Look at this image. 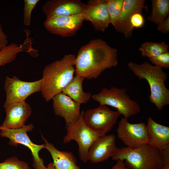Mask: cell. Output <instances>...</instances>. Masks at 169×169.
Segmentation results:
<instances>
[{
  "label": "cell",
  "instance_id": "cell-20",
  "mask_svg": "<svg viewBox=\"0 0 169 169\" xmlns=\"http://www.w3.org/2000/svg\"><path fill=\"white\" fill-rule=\"evenodd\" d=\"M84 79L85 78L83 76L76 75L62 92L80 104L87 103L90 100L91 94L85 93L83 90L82 85Z\"/></svg>",
  "mask_w": 169,
  "mask_h": 169
},
{
  "label": "cell",
  "instance_id": "cell-21",
  "mask_svg": "<svg viewBox=\"0 0 169 169\" xmlns=\"http://www.w3.org/2000/svg\"><path fill=\"white\" fill-rule=\"evenodd\" d=\"M151 2V13L147 17V19L157 25L169 15V0H152Z\"/></svg>",
  "mask_w": 169,
  "mask_h": 169
},
{
  "label": "cell",
  "instance_id": "cell-12",
  "mask_svg": "<svg viewBox=\"0 0 169 169\" xmlns=\"http://www.w3.org/2000/svg\"><path fill=\"white\" fill-rule=\"evenodd\" d=\"M107 2L108 0H89L83 6L84 21L90 22L96 31H104L110 24Z\"/></svg>",
  "mask_w": 169,
  "mask_h": 169
},
{
  "label": "cell",
  "instance_id": "cell-14",
  "mask_svg": "<svg viewBox=\"0 0 169 169\" xmlns=\"http://www.w3.org/2000/svg\"><path fill=\"white\" fill-rule=\"evenodd\" d=\"M52 99L55 114L64 119L65 127L72 125L80 119L81 115V104L62 92L56 95Z\"/></svg>",
  "mask_w": 169,
  "mask_h": 169
},
{
  "label": "cell",
  "instance_id": "cell-33",
  "mask_svg": "<svg viewBox=\"0 0 169 169\" xmlns=\"http://www.w3.org/2000/svg\"><path fill=\"white\" fill-rule=\"evenodd\" d=\"M160 169H169V164H167L164 166Z\"/></svg>",
  "mask_w": 169,
  "mask_h": 169
},
{
  "label": "cell",
  "instance_id": "cell-3",
  "mask_svg": "<svg viewBox=\"0 0 169 169\" xmlns=\"http://www.w3.org/2000/svg\"><path fill=\"white\" fill-rule=\"evenodd\" d=\"M127 65L139 79H145L147 81L151 92L150 100L158 110H161L164 106L169 104V90L165 85L167 76L162 68L148 62L137 64L130 61Z\"/></svg>",
  "mask_w": 169,
  "mask_h": 169
},
{
  "label": "cell",
  "instance_id": "cell-11",
  "mask_svg": "<svg viewBox=\"0 0 169 169\" xmlns=\"http://www.w3.org/2000/svg\"><path fill=\"white\" fill-rule=\"evenodd\" d=\"M117 133L118 138L127 147L136 148L147 144L146 125L144 122L132 124L128 118L123 117L118 123Z\"/></svg>",
  "mask_w": 169,
  "mask_h": 169
},
{
  "label": "cell",
  "instance_id": "cell-16",
  "mask_svg": "<svg viewBox=\"0 0 169 169\" xmlns=\"http://www.w3.org/2000/svg\"><path fill=\"white\" fill-rule=\"evenodd\" d=\"M4 107L6 116L0 125L1 129H17L22 127L32 111L31 106L25 101L13 103Z\"/></svg>",
  "mask_w": 169,
  "mask_h": 169
},
{
  "label": "cell",
  "instance_id": "cell-18",
  "mask_svg": "<svg viewBox=\"0 0 169 169\" xmlns=\"http://www.w3.org/2000/svg\"><path fill=\"white\" fill-rule=\"evenodd\" d=\"M145 0H124L120 17L116 27L115 31L124 34L126 38H130L133 31L130 25L131 16L136 13H142L145 8Z\"/></svg>",
  "mask_w": 169,
  "mask_h": 169
},
{
  "label": "cell",
  "instance_id": "cell-2",
  "mask_svg": "<svg viewBox=\"0 0 169 169\" xmlns=\"http://www.w3.org/2000/svg\"><path fill=\"white\" fill-rule=\"evenodd\" d=\"M76 56L69 54L61 59L47 65L43 72L41 92L48 102L62 92L74 77L75 72L74 62Z\"/></svg>",
  "mask_w": 169,
  "mask_h": 169
},
{
  "label": "cell",
  "instance_id": "cell-28",
  "mask_svg": "<svg viewBox=\"0 0 169 169\" xmlns=\"http://www.w3.org/2000/svg\"><path fill=\"white\" fill-rule=\"evenodd\" d=\"M130 25L131 30L135 28L142 27L145 23L144 17L141 13H136L133 14L130 19Z\"/></svg>",
  "mask_w": 169,
  "mask_h": 169
},
{
  "label": "cell",
  "instance_id": "cell-8",
  "mask_svg": "<svg viewBox=\"0 0 169 169\" xmlns=\"http://www.w3.org/2000/svg\"><path fill=\"white\" fill-rule=\"evenodd\" d=\"M120 114L111 110L106 105H100L84 112L83 120L92 130L104 136L112 129Z\"/></svg>",
  "mask_w": 169,
  "mask_h": 169
},
{
  "label": "cell",
  "instance_id": "cell-32",
  "mask_svg": "<svg viewBox=\"0 0 169 169\" xmlns=\"http://www.w3.org/2000/svg\"><path fill=\"white\" fill-rule=\"evenodd\" d=\"M46 169H56V168L53 162H50L47 166Z\"/></svg>",
  "mask_w": 169,
  "mask_h": 169
},
{
  "label": "cell",
  "instance_id": "cell-23",
  "mask_svg": "<svg viewBox=\"0 0 169 169\" xmlns=\"http://www.w3.org/2000/svg\"><path fill=\"white\" fill-rule=\"evenodd\" d=\"M23 51L21 45L15 43L7 45L0 50V66H4L7 64L13 61L18 54Z\"/></svg>",
  "mask_w": 169,
  "mask_h": 169
},
{
  "label": "cell",
  "instance_id": "cell-7",
  "mask_svg": "<svg viewBox=\"0 0 169 169\" xmlns=\"http://www.w3.org/2000/svg\"><path fill=\"white\" fill-rule=\"evenodd\" d=\"M34 127L32 124L24 125L22 127L17 129L2 128L0 135L3 137L8 138L9 144L16 146L21 144L27 147L31 151L33 157V166L35 169H46L42 158L39 156L40 150L45 148L44 144L38 145L33 143L28 136L27 132L31 131Z\"/></svg>",
  "mask_w": 169,
  "mask_h": 169
},
{
  "label": "cell",
  "instance_id": "cell-19",
  "mask_svg": "<svg viewBox=\"0 0 169 169\" xmlns=\"http://www.w3.org/2000/svg\"><path fill=\"white\" fill-rule=\"evenodd\" d=\"M45 142V148L50 153L56 169H81L77 165L76 159L71 152L58 150L42 135Z\"/></svg>",
  "mask_w": 169,
  "mask_h": 169
},
{
  "label": "cell",
  "instance_id": "cell-30",
  "mask_svg": "<svg viewBox=\"0 0 169 169\" xmlns=\"http://www.w3.org/2000/svg\"><path fill=\"white\" fill-rule=\"evenodd\" d=\"M7 36L3 32L0 23V50L7 45Z\"/></svg>",
  "mask_w": 169,
  "mask_h": 169
},
{
  "label": "cell",
  "instance_id": "cell-29",
  "mask_svg": "<svg viewBox=\"0 0 169 169\" xmlns=\"http://www.w3.org/2000/svg\"><path fill=\"white\" fill-rule=\"evenodd\" d=\"M157 29L159 32L166 34L169 32V15L161 23L157 25Z\"/></svg>",
  "mask_w": 169,
  "mask_h": 169
},
{
  "label": "cell",
  "instance_id": "cell-22",
  "mask_svg": "<svg viewBox=\"0 0 169 169\" xmlns=\"http://www.w3.org/2000/svg\"><path fill=\"white\" fill-rule=\"evenodd\" d=\"M168 48L169 45L163 42L148 41L142 44L139 50L142 56L150 59L168 52Z\"/></svg>",
  "mask_w": 169,
  "mask_h": 169
},
{
  "label": "cell",
  "instance_id": "cell-27",
  "mask_svg": "<svg viewBox=\"0 0 169 169\" xmlns=\"http://www.w3.org/2000/svg\"><path fill=\"white\" fill-rule=\"evenodd\" d=\"M154 65L161 68H169V52L163 53L157 57L149 59Z\"/></svg>",
  "mask_w": 169,
  "mask_h": 169
},
{
  "label": "cell",
  "instance_id": "cell-10",
  "mask_svg": "<svg viewBox=\"0 0 169 169\" xmlns=\"http://www.w3.org/2000/svg\"><path fill=\"white\" fill-rule=\"evenodd\" d=\"M84 21L82 13L73 16H52L46 17L44 25L52 34L69 37L76 33Z\"/></svg>",
  "mask_w": 169,
  "mask_h": 169
},
{
  "label": "cell",
  "instance_id": "cell-13",
  "mask_svg": "<svg viewBox=\"0 0 169 169\" xmlns=\"http://www.w3.org/2000/svg\"><path fill=\"white\" fill-rule=\"evenodd\" d=\"M146 125L147 144L160 151L164 166L169 164V127L157 123L151 117Z\"/></svg>",
  "mask_w": 169,
  "mask_h": 169
},
{
  "label": "cell",
  "instance_id": "cell-26",
  "mask_svg": "<svg viewBox=\"0 0 169 169\" xmlns=\"http://www.w3.org/2000/svg\"><path fill=\"white\" fill-rule=\"evenodd\" d=\"M24 7L23 12L24 24L27 26L31 24V15L33 9L35 8L39 0H24Z\"/></svg>",
  "mask_w": 169,
  "mask_h": 169
},
{
  "label": "cell",
  "instance_id": "cell-31",
  "mask_svg": "<svg viewBox=\"0 0 169 169\" xmlns=\"http://www.w3.org/2000/svg\"><path fill=\"white\" fill-rule=\"evenodd\" d=\"M125 167V164L123 161L118 160L116 163L112 167V169H124Z\"/></svg>",
  "mask_w": 169,
  "mask_h": 169
},
{
  "label": "cell",
  "instance_id": "cell-6",
  "mask_svg": "<svg viewBox=\"0 0 169 169\" xmlns=\"http://www.w3.org/2000/svg\"><path fill=\"white\" fill-rule=\"evenodd\" d=\"M84 111H81L80 119L72 125L65 127L67 133L63 139L64 143L75 141L78 145L79 157L84 163L88 161L89 150L94 142L101 136L90 128L84 122L83 117Z\"/></svg>",
  "mask_w": 169,
  "mask_h": 169
},
{
  "label": "cell",
  "instance_id": "cell-15",
  "mask_svg": "<svg viewBox=\"0 0 169 169\" xmlns=\"http://www.w3.org/2000/svg\"><path fill=\"white\" fill-rule=\"evenodd\" d=\"M115 141V136L113 134L99 137L89 148L87 154L88 161L95 163L112 157L119 148L116 145Z\"/></svg>",
  "mask_w": 169,
  "mask_h": 169
},
{
  "label": "cell",
  "instance_id": "cell-9",
  "mask_svg": "<svg viewBox=\"0 0 169 169\" xmlns=\"http://www.w3.org/2000/svg\"><path fill=\"white\" fill-rule=\"evenodd\" d=\"M42 85V79L27 82L21 80L15 76L12 78L6 76L4 83L6 99L4 107L13 103L25 101L31 95L41 91Z\"/></svg>",
  "mask_w": 169,
  "mask_h": 169
},
{
  "label": "cell",
  "instance_id": "cell-24",
  "mask_svg": "<svg viewBox=\"0 0 169 169\" xmlns=\"http://www.w3.org/2000/svg\"><path fill=\"white\" fill-rule=\"evenodd\" d=\"M124 0H108L107 8L110 24L114 28L118 23Z\"/></svg>",
  "mask_w": 169,
  "mask_h": 169
},
{
  "label": "cell",
  "instance_id": "cell-25",
  "mask_svg": "<svg viewBox=\"0 0 169 169\" xmlns=\"http://www.w3.org/2000/svg\"><path fill=\"white\" fill-rule=\"evenodd\" d=\"M0 169H30L27 162L12 156L0 163Z\"/></svg>",
  "mask_w": 169,
  "mask_h": 169
},
{
  "label": "cell",
  "instance_id": "cell-4",
  "mask_svg": "<svg viewBox=\"0 0 169 169\" xmlns=\"http://www.w3.org/2000/svg\"><path fill=\"white\" fill-rule=\"evenodd\" d=\"M111 157L113 160H125L131 169H160L164 166L160 151L148 144L136 148H119Z\"/></svg>",
  "mask_w": 169,
  "mask_h": 169
},
{
  "label": "cell",
  "instance_id": "cell-5",
  "mask_svg": "<svg viewBox=\"0 0 169 169\" xmlns=\"http://www.w3.org/2000/svg\"><path fill=\"white\" fill-rule=\"evenodd\" d=\"M100 105L115 108L124 117L128 118L138 113L141 109L137 102L131 100L125 89L111 87L103 88L97 94L92 96Z\"/></svg>",
  "mask_w": 169,
  "mask_h": 169
},
{
  "label": "cell",
  "instance_id": "cell-34",
  "mask_svg": "<svg viewBox=\"0 0 169 169\" xmlns=\"http://www.w3.org/2000/svg\"><path fill=\"white\" fill-rule=\"evenodd\" d=\"M124 169H131L128 167L127 168L125 167Z\"/></svg>",
  "mask_w": 169,
  "mask_h": 169
},
{
  "label": "cell",
  "instance_id": "cell-35",
  "mask_svg": "<svg viewBox=\"0 0 169 169\" xmlns=\"http://www.w3.org/2000/svg\"><path fill=\"white\" fill-rule=\"evenodd\" d=\"M1 129V127H0V130Z\"/></svg>",
  "mask_w": 169,
  "mask_h": 169
},
{
  "label": "cell",
  "instance_id": "cell-17",
  "mask_svg": "<svg viewBox=\"0 0 169 169\" xmlns=\"http://www.w3.org/2000/svg\"><path fill=\"white\" fill-rule=\"evenodd\" d=\"M84 3L78 0H51L46 1L42 10L46 17L73 16L82 13Z\"/></svg>",
  "mask_w": 169,
  "mask_h": 169
},
{
  "label": "cell",
  "instance_id": "cell-1",
  "mask_svg": "<svg viewBox=\"0 0 169 169\" xmlns=\"http://www.w3.org/2000/svg\"><path fill=\"white\" fill-rule=\"evenodd\" d=\"M118 51L100 38L93 39L82 46L76 56V75L87 79H96L105 70L117 66Z\"/></svg>",
  "mask_w": 169,
  "mask_h": 169
}]
</instances>
